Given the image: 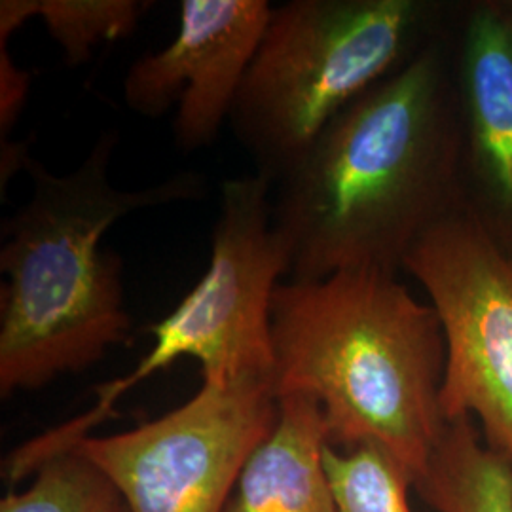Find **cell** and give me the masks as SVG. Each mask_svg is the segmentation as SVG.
<instances>
[{
	"label": "cell",
	"instance_id": "obj_1",
	"mask_svg": "<svg viewBox=\"0 0 512 512\" xmlns=\"http://www.w3.org/2000/svg\"><path fill=\"white\" fill-rule=\"evenodd\" d=\"M448 31L450 21L342 110L277 183L274 226L289 251L291 279L344 270L399 275L412 247L463 209Z\"/></svg>",
	"mask_w": 512,
	"mask_h": 512
},
{
	"label": "cell",
	"instance_id": "obj_2",
	"mask_svg": "<svg viewBox=\"0 0 512 512\" xmlns=\"http://www.w3.org/2000/svg\"><path fill=\"white\" fill-rule=\"evenodd\" d=\"M272 340L277 399L308 395L332 448L376 446L416 488L448 425L446 342L433 306L380 270L289 279L275 289Z\"/></svg>",
	"mask_w": 512,
	"mask_h": 512
},
{
	"label": "cell",
	"instance_id": "obj_3",
	"mask_svg": "<svg viewBox=\"0 0 512 512\" xmlns=\"http://www.w3.org/2000/svg\"><path fill=\"white\" fill-rule=\"evenodd\" d=\"M118 137L99 135L71 173L31 160V198L2 224L0 395L38 391L78 374L126 344L122 258L101 245L110 226L148 207L202 198L205 183L183 173L141 190L110 183Z\"/></svg>",
	"mask_w": 512,
	"mask_h": 512
},
{
	"label": "cell",
	"instance_id": "obj_4",
	"mask_svg": "<svg viewBox=\"0 0 512 512\" xmlns=\"http://www.w3.org/2000/svg\"><path fill=\"white\" fill-rule=\"evenodd\" d=\"M454 2L291 0L272 10L230 124L279 183L330 122L448 27Z\"/></svg>",
	"mask_w": 512,
	"mask_h": 512
},
{
	"label": "cell",
	"instance_id": "obj_5",
	"mask_svg": "<svg viewBox=\"0 0 512 512\" xmlns=\"http://www.w3.org/2000/svg\"><path fill=\"white\" fill-rule=\"evenodd\" d=\"M272 188L274 181L260 173L224 181L205 274L171 313L148 327L154 342L137 366L97 385L92 406L63 421L71 442L92 437L131 389L186 357L200 363L205 382L274 380L272 304L291 258L275 230Z\"/></svg>",
	"mask_w": 512,
	"mask_h": 512
},
{
	"label": "cell",
	"instance_id": "obj_6",
	"mask_svg": "<svg viewBox=\"0 0 512 512\" xmlns=\"http://www.w3.org/2000/svg\"><path fill=\"white\" fill-rule=\"evenodd\" d=\"M277 416L272 378L203 380L164 416L74 450L109 478L128 512H222Z\"/></svg>",
	"mask_w": 512,
	"mask_h": 512
},
{
	"label": "cell",
	"instance_id": "obj_7",
	"mask_svg": "<svg viewBox=\"0 0 512 512\" xmlns=\"http://www.w3.org/2000/svg\"><path fill=\"white\" fill-rule=\"evenodd\" d=\"M403 270L429 296L444 332V420L471 418L512 465L511 258L461 209L412 247Z\"/></svg>",
	"mask_w": 512,
	"mask_h": 512
},
{
	"label": "cell",
	"instance_id": "obj_8",
	"mask_svg": "<svg viewBox=\"0 0 512 512\" xmlns=\"http://www.w3.org/2000/svg\"><path fill=\"white\" fill-rule=\"evenodd\" d=\"M272 10L268 0H183L175 38L129 67L126 105L143 118L175 109L177 147H211L232 118Z\"/></svg>",
	"mask_w": 512,
	"mask_h": 512
},
{
	"label": "cell",
	"instance_id": "obj_9",
	"mask_svg": "<svg viewBox=\"0 0 512 512\" xmlns=\"http://www.w3.org/2000/svg\"><path fill=\"white\" fill-rule=\"evenodd\" d=\"M463 211L512 260V16L503 0L454 2Z\"/></svg>",
	"mask_w": 512,
	"mask_h": 512
},
{
	"label": "cell",
	"instance_id": "obj_10",
	"mask_svg": "<svg viewBox=\"0 0 512 512\" xmlns=\"http://www.w3.org/2000/svg\"><path fill=\"white\" fill-rule=\"evenodd\" d=\"M323 410L308 395L279 397L272 433L247 459L222 512H338Z\"/></svg>",
	"mask_w": 512,
	"mask_h": 512
},
{
	"label": "cell",
	"instance_id": "obj_11",
	"mask_svg": "<svg viewBox=\"0 0 512 512\" xmlns=\"http://www.w3.org/2000/svg\"><path fill=\"white\" fill-rule=\"evenodd\" d=\"M416 490L437 512H512V465L461 418L446 425Z\"/></svg>",
	"mask_w": 512,
	"mask_h": 512
},
{
	"label": "cell",
	"instance_id": "obj_12",
	"mask_svg": "<svg viewBox=\"0 0 512 512\" xmlns=\"http://www.w3.org/2000/svg\"><path fill=\"white\" fill-rule=\"evenodd\" d=\"M150 6L143 0H2L0 46L29 19L40 18L74 67L88 61L97 46L129 37Z\"/></svg>",
	"mask_w": 512,
	"mask_h": 512
},
{
	"label": "cell",
	"instance_id": "obj_13",
	"mask_svg": "<svg viewBox=\"0 0 512 512\" xmlns=\"http://www.w3.org/2000/svg\"><path fill=\"white\" fill-rule=\"evenodd\" d=\"M124 511L109 478L76 450L46 461L23 490L0 499V512Z\"/></svg>",
	"mask_w": 512,
	"mask_h": 512
},
{
	"label": "cell",
	"instance_id": "obj_14",
	"mask_svg": "<svg viewBox=\"0 0 512 512\" xmlns=\"http://www.w3.org/2000/svg\"><path fill=\"white\" fill-rule=\"evenodd\" d=\"M325 463L338 512H414V482L403 467L376 446L327 448Z\"/></svg>",
	"mask_w": 512,
	"mask_h": 512
},
{
	"label": "cell",
	"instance_id": "obj_15",
	"mask_svg": "<svg viewBox=\"0 0 512 512\" xmlns=\"http://www.w3.org/2000/svg\"><path fill=\"white\" fill-rule=\"evenodd\" d=\"M31 76L18 67L6 46H0V145L10 143V133L29 97Z\"/></svg>",
	"mask_w": 512,
	"mask_h": 512
},
{
	"label": "cell",
	"instance_id": "obj_16",
	"mask_svg": "<svg viewBox=\"0 0 512 512\" xmlns=\"http://www.w3.org/2000/svg\"><path fill=\"white\" fill-rule=\"evenodd\" d=\"M503 4H505V8H507V12L512 16V0H503Z\"/></svg>",
	"mask_w": 512,
	"mask_h": 512
},
{
	"label": "cell",
	"instance_id": "obj_17",
	"mask_svg": "<svg viewBox=\"0 0 512 512\" xmlns=\"http://www.w3.org/2000/svg\"><path fill=\"white\" fill-rule=\"evenodd\" d=\"M124 512H128V511H124Z\"/></svg>",
	"mask_w": 512,
	"mask_h": 512
}]
</instances>
